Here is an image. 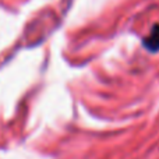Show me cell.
I'll use <instances>...</instances> for the list:
<instances>
[{
    "label": "cell",
    "instance_id": "obj_1",
    "mask_svg": "<svg viewBox=\"0 0 159 159\" xmlns=\"http://www.w3.org/2000/svg\"><path fill=\"white\" fill-rule=\"evenodd\" d=\"M143 46L151 53L159 52V24H155L151 28L148 35L144 36Z\"/></svg>",
    "mask_w": 159,
    "mask_h": 159
}]
</instances>
